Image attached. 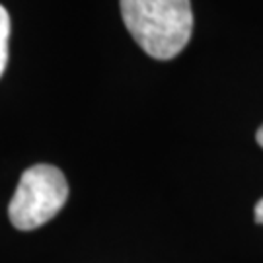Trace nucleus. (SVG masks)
<instances>
[{"instance_id":"obj_2","label":"nucleus","mask_w":263,"mask_h":263,"mask_svg":"<svg viewBox=\"0 0 263 263\" xmlns=\"http://www.w3.org/2000/svg\"><path fill=\"white\" fill-rule=\"evenodd\" d=\"M68 199L65 174L51 164H35L20 178L8 205L10 222L18 230H35L59 215Z\"/></svg>"},{"instance_id":"obj_5","label":"nucleus","mask_w":263,"mask_h":263,"mask_svg":"<svg viewBox=\"0 0 263 263\" xmlns=\"http://www.w3.org/2000/svg\"><path fill=\"white\" fill-rule=\"evenodd\" d=\"M255 139H257V144H259V146L263 148V125L259 127V129H257V135H255Z\"/></svg>"},{"instance_id":"obj_3","label":"nucleus","mask_w":263,"mask_h":263,"mask_svg":"<svg viewBox=\"0 0 263 263\" xmlns=\"http://www.w3.org/2000/svg\"><path fill=\"white\" fill-rule=\"evenodd\" d=\"M8 41H10V16L0 4V76L4 74L8 65Z\"/></svg>"},{"instance_id":"obj_4","label":"nucleus","mask_w":263,"mask_h":263,"mask_svg":"<svg viewBox=\"0 0 263 263\" xmlns=\"http://www.w3.org/2000/svg\"><path fill=\"white\" fill-rule=\"evenodd\" d=\"M254 216H255V222H257V224H263V197L259 199L257 205H255Z\"/></svg>"},{"instance_id":"obj_1","label":"nucleus","mask_w":263,"mask_h":263,"mask_svg":"<svg viewBox=\"0 0 263 263\" xmlns=\"http://www.w3.org/2000/svg\"><path fill=\"white\" fill-rule=\"evenodd\" d=\"M121 18L133 39L158 61L178 57L191 39L189 0H119Z\"/></svg>"}]
</instances>
